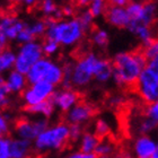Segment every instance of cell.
<instances>
[{"label": "cell", "instance_id": "1", "mask_svg": "<svg viewBox=\"0 0 158 158\" xmlns=\"http://www.w3.org/2000/svg\"><path fill=\"white\" fill-rule=\"evenodd\" d=\"M113 67V78L118 86L135 87L140 73L145 69L147 60L141 50L120 52L111 61Z\"/></svg>", "mask_w": 158, "mask_h": 158}, {"label": "cell", "instance_id": "2", "mask_svg": "<svg viewBox=\"0 0 158 158\" xmlns=\"http://www.w3.org/2000/svg\"><path fill=\"white\" fill-rule=\"evenodd\" d=\"M46 40L54 41L58 44L66 46L75 45L81 41L86 31L81 26L78 18H70L67 20H56L49 17L45 20Z\"/></svg>", "mask_w": 158, "mask_h": 158}, {"label": "cell", "instance_id": "3", "mask_svg": "<svg viewBox=\"0 0 158 158\" xmlns=\"http://www.w3.org/2000/svg\"><path fill=\"white\" fill-rule=\"evenodd\" d=\"M135 89L147 105L158 101V56L147 62Z\"/></svg>", "mask_w": 158, "mask_h": 158}, {"label": "cell", "instance_id": "4", "mask_svg": "<svg viewBox=\"0 0 158 158\" xmlns=\"http://www.w3.org/2000/svg\"><path fill=\"white\" fill-rule=\"evenodd\" d=\"M26 79L27 84L30 85L43 81L56 87L62 82L63 69L60 64L52 60L42 58L30 69L26 75Z\"/></svg>", "mask_w": 158, "mask_h": 158}, {"label": "cell", "instance_id": "5", "mask_svg": "<svg viewBox=\"0 0 158 158\" xmlns=\"http://www.w3.org/2000/svg\"><path fill=\"white\" fill-rule=\"evenodd\" d=\"M69 141V125L58 123L40 133L34 140V147L37 152H44L63 148Z\"/></svg>", "mask_w": 158, "mask_h": 158}, {"label": "cell", "instance_id": "6", "mask_svg": "<svg viewBox=\"0 0 158 158\" xmlns=\"http://www.w3.org/2000/svg\"><path fill=\"white\" fill-rule=\"evenodd\" d=\"M98 56L95 53L88 52L81 56L73 63L71 73V86L86 87L94 79V70Z\"/></svg>", "mask_w": 158, "mask_h": 158}, {"label": "cell", "instance_id": "7", "mask_svg": "<svg viewBox=\"0 0 158 158\" xmlns=\"http://www.w3.org/2000/svg\"><path fill=\"white\" fill-rule=\"evenodd\" d=\"M43 58V50L42 44L36 41L26 43L20 45L19 50L16 54V60H15V64L14 68L17 73L25 75L30 71L32 67L40 61Z\"/></svg>", "mask_w": 158, "mask_h": 158}, {"label": "cell", "instance_id": "8", "mask_svg": "<svg viewBox=\"0 0 158 158\" xmlns=\"http://www.w3.org/2000/svg\"><path fill=\"white\" fill-rule=\"evenodd\" d=\"M49 128V121L45 118H40L31 121L28 118H19L15 123V132L18 139L31 141L35 140L36 137Z\"/></svg>", "mask_w": 158, "mask_h": 158}, {"label": "cell", "instance_id": "9", "mask_svg": "<svg viewBox=\"0 0 158 158\" xmlns=\"http://www.w3.org/2000/svg\"><path fill=\"white\" fill-rule=\"evenodd\" d=\"M54 86L50 85L48 82H36L34 85H31L23 92V101L25 106H33L39 103L51 98V96L54 94Z\"/></svg>", "mask_w": 158, "mask_h": 158}, {"label": "cell", "instance_id": "10", "mask_svg": "<svg viewBox=\"0 0 158 158\" xmlns=\"http://www.w3.org/2000/svg\"><path fill=\"white\" fill-rule=\"evenodd\" d=\"M95 113L96 110L93 105L85 102H79L67 112L66 121L69 122L70 124L81 125L82 123L90 120L95 115Z\"/></svg>", "mask_w": 158, "mask_h": 158}, {"label": "cell", "instance_id": "11", "mask_svg": "<svg viewBox=\"0 0 158 158\" xmlns=\"http://www.w3.org/2000/svg\"><path fill=\"white\" fill-rule=\"evenodd\" d=\"M157 5L155 2H142V8L138 16L135 19L130 20V24L128 26V30L131 32L138 26L150 27L154 24L157 16Z\"/></svg>", "mask_w": 158, "mask_h": 158}, {"label": "cell", "instance_id": "12", "mask_svg": "<svg viewBox=\"0 0 158 158\" xmlns=\"http://www.w3.org/2000/svg\"><path fill=\"white\" fill-rule=\"evenodd\" d=\"M50 99L52 101L56 107L60 109L63 112H68L71 107L79 103L80 95L73 89H61V90L54 92Z\"/></svg>", "mask_w": 158, "mask_h": 158}, {"label": "cell", "instance_id": "13", "mask_svg": "<svg viewBox=\"0 0 158 158\" xmlns=\"http://www.w3.org/2000/svg\"><path fill=\"white\" fill-rule=\"evenodd\" d=\"M104 15L107 23L118 28H128L130 24V17L127 13L125 7H118L113 3H107Z\"/></svg>", "mask_w": 158, "mask_h": 158}, {"label": "cell", "instance_id": "14", "mask_svg": "<svg viewBox=\"0 0 158 158\" xmlns=\"http://www.w3.org/2000/svg\"><path fill=\"white\" fill-rule=\"evenodd\" d=\"M157 147V142L152 140L148 135H140L135 139V154L137 158H152Z\"/></svg>", "mask_w": 158, "mask_h": 158}, {"label": "cell", "instance_id": "15", "mask_svg": "<svg viewBox=\"0 0 158 158\" xmlns=\"http://www.w3.org/2000/svg\"><path fill=\"white\" fill-rule=\"evenodd\" d=\"M113 77V67L112 62L106 59L97 60L94 70V79L99 82H106Z\"/></svg>", "mask_w": 158, "mask_h": 158}, {"label": "cell", "instance_id": "16", "mask_svg": "<svg viewBox=\"0 0 158 158\" xmlns=\"http://www.w3.org/2000/svg\"><path fill=\"white\" fill-rule=\"evenodd\" d=\"M27 79L25 75L17 73L16 70H11L8 73L6 79V86L10 93H20L26 89Z\"/></svg>", "mask_w": 158, "mask_h": 158}, {"label": "cell", "instance_id": "17", "mask_svg": "<svg viewBox=\"0 0 158 158\" xmlns=\"http://www.w3.org/2000/svg\"><path fill=\"white\" fill-rule=\"evenodd\" d=\"M32 142L23 139L10 140V158H26L30 154Z\"/></svg>", "mask_w": 158, "mask_h": 158}, {"label": "cell", "instance_id": "18", "mask_svg": "<svg viewBox=\"0 0 158 158\" xmlns=\"http://www.w3.org/2000/svg\"><path fill=\"white\" fill-rule=\"evenodd\" d=\"M54 104L52 103L51 99H48V101H44L42 103H39L36 105L33 106H25L24 107V111L26 113H30V114H39V115H42L43 118H49L53 114L54 112Z\"/></svg>", "mask_w": 158, "mask_h": 158}, {"label": "cell", "instance_id": "19", "mask_svg": "<svg viewBox=\"0 0 158 158\" xmlns=\"http://www.w3.org/2000/svg\"><path fill=\"white\" fill-rule=\"evenodd\" d=\"M99 140L94 133H82L80 138V152L85 154H94L96 147L99 143Z\"/></svg>", "mask_w": 158, "mask_h": 158}, {"label": "cell", "instance_id": "20", "mask_svg": "<svg viewBox=\"0 0 158 158\" xmlns=\"http://www.w3.org/2000/svg\"><path fill=\"white\" fill-rule=\"evenodd\" d=\"M15 60H16V53L11 51V50L3 49L0 52V61H1V64H2L3 71L10 70L11 68H14Z\"/></svg>", "mask_w": 158, "mask_h": 158}, {"label": "cell", "instance_id": "21", "mask_svg": "<svg viewBox=\"0 0 158 158\" xmlns=\"http://www.w3.org/2000/svg\"><path fill=\"white\" fill-rule=\"evenodd\" d=\"M141 51L147 62L156 58L158 56V39H152L147 45L142 46Z\"/></svg>", "mask_w": 158, "mask_h": 158}, {"label": "cell", "instance_id": "22", "mask_svg": "<svg viewBox=\"0 0 158 158\" xmlns=\"http://www.w3.org/2000/svg\"><path fill=\"white\" fill-rule=\"evenodd\" d=\"M131 33L135 34V35L139 37V40L142 42V46L147 45V44L152 40V32L150 27L138 26V27H135L133 31H131Z\"/></svg>", "mask_w": 158, "mask_h": 158}, {"label": "cell", "instance_id": "23", "mask_svg": "<svg viewBox=\"0 0 158 158\" xmlns=\"http://www.w3.org/2000/svg\"><path fill=\"white\" fill-rule=\"evenodd\" d=\"M92 41L95 45L104 48L109 43V33L106 31L102 30V28L95 30L92 34Z\"/></svg>", "mask_w": 158, "mask_h": 158}, {"label": "cell", "instance_id": "24", "mask_svg": "<svg viewBox=\"0 0 158 158\" xmlns=\"http://www.w3.org/2000/svg\"><path fill=\"white\" fill-rule=\"evenodd\" d=\"M158 125L156 124L155 122H152V120H149L148 118H143L142 120L139 121L138 124V132L142 135H147V133L154 131Z\"/></svg>", "mask_w": 158, "mask_h": 158}, {"label": "cell", "instance_id": "25", "mask_svg": "<svg viewBox=\"0 0 158 158\" xmlns=\"http://www.w3.org/2000/svg\"><path fill=\"white\" fill-rule=\"evenodd\" d=\"M113 145L111 143V142L109 141H99V143L97 145V147H96L95 152H94V154H95L97 157H102V156H110L111 154H112L113 152Z\"/></svg>", "mask_w": 158, "mask_h": 158}, {"label": "cell", "instance_id": "26", "mask_svg": "<svg viewBox=\"0 0 158 158\" xmlns=\"http://www.w3.org/2000/svg\"><path fill=\"white\" fill-rule=\"evenodd\" d=\"M106 6H107V3H105L104 1H102V0H95V1H93V2L90 3L88 10H89V13L92 14V16L95 18V17H98V16H101L102 14L105 13Z\"/></svg>", "mask_w": 158, "mask_h": 158}, {"label": "cell", "instance_id": "27", "mask_svg": "<svg viewBox=\"0 0 158 158\" xmlns=\"http://www.w3.org/2000/svg\"><path fill=\"white\" fill-rule=\"evenodd\" d=\"M28 28L34 37L42 36V35H45L46 33V24L44 20H37L32 25H30Z\"/></svg>", "mask_w": 158, "mask_h": 158}, {"label": "cell", "instance_id": "28", "mask_svg": "<svg viewBox=\"0 0 158 158\" xmlns=\"http://www.w3.org/2000/svg\"><path fill=\"white\" fill-rule=\"evenodd\" d=\"M41 10H42V13L44 14L45 16H48V18H49V17L52 18V17L54 16V14L59 10V8H58V6H56L53 1H51V0H45V1H43V2L41 3Z\"/></svg>", "mask_w": 158, "mask_h": 158}, {"label": "cell", "instance_id": "29", "mask_svg": "<svg viewBox=\"0 0 158 158\" xmlns=\"http://www.w3.org/2000/svg\"><path fill=\"white\" fill-rule=\"evenodd\" d=\"M109 132H110V127L104 120H98V121H96L95 133H94V135H95L99 140H102V138L106 137V135H107Z\"/></svg>", "mask_w": 158, "mask_h": 158}, {"label": "cell", "instance_id": "30", "mask_svg": "<svg viewBox=\"0 0 158 158\" xmlns=\"http://www.w3.org/2000/svg\"><path fill=\"white\" fill-rule=\"evenodd\" d=\"M143 115L146 118H148L149 120H152V122H155L156 124L158 125V101L147 105Z\"/></svg>", "mask_w": 158, "mask_h": 158}, {"label": "cell", "instance_id": "31", "mask_svg": "<svg viewBox=\"0 0 158 158\" xmlns=\"http://www.w3.org/2000/svg\"><path fill=\"white\" fill-rule=\"evenodd\" d=\"M42 50L43 54L51 56L59 51V44L54 41H51V40H45L44 43L42 44Z\"/></svg>", "mask_w": 158, "mask_h": 158}, {"label": "cell", "instance_id": "32", "mask_svg": "<svg viewBox=\"0 0 158 158\" xmlns=\"http://www.w3.org/2000/svg\"><path fill=\"white\" fill-rule=\"evenodd\" d=\"M93 19H94V17L92 16V14L89 13L88 9L84 10L78 17V20L80 22L81 26L84 27V30L85 31L90 28V26H92V24H93Z\"/></svg>", "mask_w": 158, "mask_h": 158}, {"label": "cell", "instance_id": "33", "mask_svg": "<svg viewBox=\"0 0 158 158\" xmlns=\"http://www.w3.org/2000/svg\"><path fill=\"white\" fill-rule=\"evenodd\" d=\"M10 94L9 89L6 86V82L2 86H0V111L5 110L7 106L9 105V97L8 95Z\"/></svg>", "mask_w": 158, "mask_h": 158}, {"label": "cell", "instance_id": "34", "mask_svg": "<svg viewBox=\"0 0 158 158\" xmlns=\"http://www.w3.org/2000/svg\"><path fill=\"white\" fill-rule=\"evenodd\" d=\"M34 39H35V37L32 35L30 28H28V25H27V26L25 27V28H24V30L22 31L19 34H18V35H17L16 41L23 45V44H26V43L33 42Z\"/></svg>", "mask_w": 158, "mask_h": 158}, {"label": "cell", "instance_id": "35", "mask_svg": "<svg viewBox=\"0 0 158 158\" xmlns=\"http://www.w3.org/2000/svg\"><path fill=\"white\" fill-rule=\"evenodd\" d=\"M0 158H10V139L0 138Z\"/></svg>", "mask_w": 158, "mask_h": 158}, {"label": "cell", "instance_id": "36", "mask_svg": "<svg viewBox=\"0 0 158 158\" xmlns=\"http://www.w3.org/2000/svg\"><path fill=\"white\" fill-rule=\"evenodd\" d=\"M81 135H82L81 125H78V124L69 125V140H71V141H77L78 139L81 138Z\"/></svg>", "mask_w": 158, "mask_h": 158}, {"label": "cell", "instance_id": "37", "mask_svg": "<svg viewBox=\"0 0 158 158\" xmlns=\"http://www.w3.org/2000/svg\"><path fill=\"white\" fill-rule=\"evenodd\" d=\"M9 131V124H8V120L2 113L0 112V138H3L5 135Z\"/></svg>", "mask_w": 158, "mask_h": 158}, {"label": "cell", "instance_id": "38", "mask_svg": "<svg viewBox=\"0 0 158 158\" xmlns=\"http://www.w3.org/2000/svg\"><path fill=\"white\" fill-rule=\"evenodd\" d=\"M67 158H97V156L95 154H85L81 152H77L70 154Z\"/></svg>", "mask_w": 158, "mask_h": 158}, {"label": "cell", "instance_id": "39", "mask_svg": "<svg viewBox=\"0 0 158 158\" xmlns=\"http://www.w3.org/2000/svg\"><path fill=\"white\" fill-rule=\"evenodd\" d=\"M61 11H62L63 16L70 17V16H73V15L75 9H73V6H70V5H66V6H63L62 8H61Z\"/></svg>", "mask_w": 158, "mask_h": 158}, {"label": "cell", "instance_id": "40", "mask_svg": "<svg viewBox=\"0 0 158 158\" xmlns=\"http://www.w3.org/2000/svg\"><path fill=\"white\" fill-rule=\"evenodd\" d=\"M7 43H8V40H7L6 35H5L2 32H0V48H1V49H5L7 45Z\"/></svg>", "mask_w": 158, "mask_h": 158}, {"label": "cell", "instance_id": "41", "mask_svg": "<svg viewBox=\"0 0 158 158\" xmlns=\"http://www.w3.org/2000/svg\"><path fill=\"white\" fill-rule=\"evenodd\" d=\"M152 158H158V143H157V147H156L155 152H154V155L152 156Z\"/></svg>", "mask_w": 158, "mask_h": 158}, {"label": "cell", "instance_id": "42", "mask_svg": "<svg viewBox=\"0 0 158 158\" xmlns=\"http://www.w3.org/2000/svg\"><path fill=\"white\" fill-rule=\"evenodd\" d=\"M5 82H6V79H5L2 76H1V75H0V86H2Z\"/></svg>", "mask_w": 158, "mask_h": 158}, {"label": "cell", "instance_id": "43", "mask_svg": "<svg viewBox=\"0 0 158 158\" xmlns=\"http://www.w3.org/2000/svg\"><path fill=\"white\" fill-rule=\"evenodd\" d=\"M25 5H27V6H33L34 3H35V1H25Z\"/></svg>", "mask_w": 158, "mask_h": 158}, {"label": "cell", "instance_id": "44", "mask_svg": "<svg viewBox=\"0 0 158 158\" xmlns=\"http://www.w3.org/2000/svg\"><path fill=\"white\" fill-rule=\"evenodd\" d=\"M3 73V68H2V64H1V61H0V75Z\"/></svg>", "mask_w": 158, "mask_h": 158}, {"label": "cell", "instance_id": "45", "mask_svg": "<svg viewBox=\"0 0 158 158\" xmlns=\"http://www.w3.org/2000/svg\"><path fill=\"white\" fill-rule=\"evenodd\" d=\"M97 158H113L111 156H102V157H97Z\"/></svg>", "mask_w": 158, "mask_h": 158}, {"label": "cell", "instance_id": "46", "mask_svg": "<svg viewBox=\"0 0 158 158\" xmlns=\"http://www.w3.org/2000/svg\"><path fill=\"white\" fill-rule=\"evenodd\" d=\"M2 50H3V49H1V48H0V52H1V51H2Z\"/></svg>", "mask_w": 158, "mask_h": 158}]
</instances>
